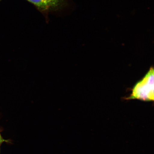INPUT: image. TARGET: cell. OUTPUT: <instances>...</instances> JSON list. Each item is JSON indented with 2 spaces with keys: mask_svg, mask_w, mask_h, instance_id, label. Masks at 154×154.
Masks as SVG:
<instances>
[{
  "mask_svg": "<svg viewBox=\"0 0 154 154\" xmlns=\"http://www.w3.org/2000/svg\"><path fill=\"white\" fill-rule=\"evenodd\" d=\"M0 1H1V0H0Z\"/></svg>",
  "mask_w": 154,
  "mask_h": 154,
  "instance_id": "cell-4",
  "label": "cell"
},
{
  "mask_svg": "<svg viewBox=\"0 0 154 154\" xmlns=\"http://www.w3.org/2000/svg\"><path fill=\"white\" fill-rule=\"evenodd\" d=\"M6 141V140H5L3 139V138L1 136V134H0V145H1L2 143H3V142Z\"/></svg>",
  "mask_w": 154,
  "mask_h": 154,
  "instance_id": "cell-3",
  "label": "cell"
},
{
  "mask_svg": "<svg viewBox=\"0 0 154 154\" xmlns=\"http://www.w3.org/2000/svg\"><path fill=\"white\" fill-rule=\"evenodd\" d=\"M154 86V69L151 67L143 78L134 85L131 94L127 99L153 101Z\"/></svg>",
  "mask_w": 154,
  "mask_h": 154,
  "instance_id": "cell-1",
  "label": "cell"
},
{
  "mask_svg": "<svg viewBox=\"0 0 154 154\" xmlns=\"http://www.w3.org/2000/svg\"><path fill=\"white\" fill-rule=\"evenodd\" d=\"M40 11H47L57 9L62 6L64 0H27Z\"/></svg>",
  "mask_w": 154,
  "mask_h": 154,
  "instance_id": "cell-2",
  "label": "cell"
}]
</instances>
